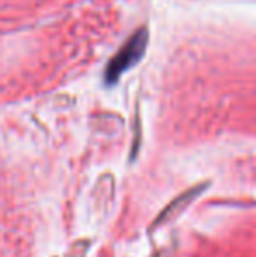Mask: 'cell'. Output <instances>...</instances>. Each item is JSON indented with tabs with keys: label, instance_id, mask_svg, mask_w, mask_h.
I'll return each instance as SVG.
<instances>
[{
	"label": "cell",
	"instance_id": "cell-1",
	"mask_svg": "<svg viewBox=\"0 0 256 257\" xmlns=\"http://www.w3.org/2000/svg\"><path fill=\"white\" fill-rule=\"evenodd\" d=\"M146 46H147V32L139 30L133 37H130V41L109 61V67L106 70V81L114 82L130 67H133L142 58L144 51H146Z\"/></svg>",
	"mask_w": 256,
	"mask_h": 257
}]
</instances>
